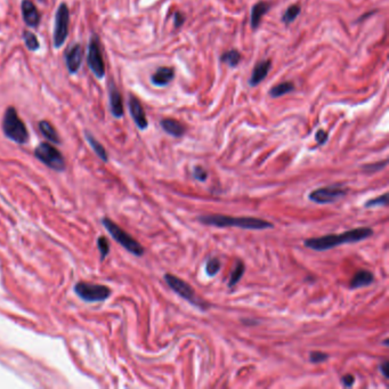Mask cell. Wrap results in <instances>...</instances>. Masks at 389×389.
Returning a JSON list of instances; mask_svg holds the SVG:
<instances>
[{"label":"cell","instance_id":"15","mask_svg":"<svg viewBox=\"0 0 389 389\" xmlns=\"http://www.w3.org/2000/svg\"><path fill=\"white\" fill-rule=\"evenodd\" d=\"M374 281V275L367 270H360L356 272L355 275L351 278L349 288L350 289H360L369 287L370 284H372Z\"/></svg>","mask_w":389,"mask_h":389},{"label":"cell","instance_id":"10","mask_svg":"<svg viewBox=\"0 0 389 389\" xmlns=\"http://www.w3.org/2000/svg\"><path fill=\"white\" fill-rule=\"evenodd\" d=\"M87 63L91 71L95 74V77L98 79L104 78L105 76V64L103 59L101 44L96 35H93L91 41L88 45V56Z\"/></svg>","mask_w":389,"mask_h":389},{"label":"cell","instance_id":"6","mask_svg":"<svg viewBox=\"0 0 389 389\" xmlns=\"http://www.w3.org/2000/svg\"><path fill=\"white\" fill-rule=\"evenodd\" d=\"M35 157L55 171H63L65 169L63 154L49 143L39 144L35 149Z\"/></svg>","mask_w":389,"mask_h":389},{"label":"cell","instance_id":"11","mask_svg":"<svg viewBox=\"0 0 389 389\" xmlns=\"http://www.w3.org/2000/svg\"><path fill=\"white\" fill-rule=\"evenodd\" d=\"M64 57H65V63H67L68 71L72 74L77 73L79 71V69L81 68L82 58H83V50H82L81 45L74 44L72 46H70L68 50L65 51Z\"/></svg>","mask_w":389,"mask_h":389},{"label":"cell","instance_id":"21","mask_svg":"<svg viewBox=\"0 0 389 389\" xmlns=\"http://www.w3.org/2000/svg\"><path fill=\"white\" fill-rule=\"evenodd\" d=\"M85 136H86V139L88 140L89 145H91L92 148L94 149V152L97 154V157L102 159L103 161H107V153L105 151L104 146H103V145L98 142V140H96V138L94 137L91 133H88V131H86Z\"/></svg>","mask_w":389,"mask_h":389},{"label":"cell","instance_id":"35","mask_svg":"<svg viewBox=\"0 0 389 389\" xmlns=\"http://www.w3.org/2000/svg\"><path fill=\"white\" fill-rule=\"evenodd\" d=\"M173 20H175L173 21L175 22V27H181L183 25V23H184V21H185V16L183 15L182 13L177 12L175 14V16H173Z\"/></svg>","mask_w":389,"mask_h":389},{"label":"cell","instance_id":"1","mask_svg":"<svg viewBox=\"0 0 389 389\" xmlns=\"http://www.w3.org/2000/svg\"><path fill=\"white\" fill-rule=\"evenodd\" d=\"M373 235V229L370 227H358L341 234H329L320 237H311L304 241V245L315 251H325L346 243H356Z\"/></svg>","mask_w":389,"mask_h":389},{"label":"cell","instance_id":"16","mask_svg":"<svg viewBox=\"0 0 389 389\" xmlns=\"http://www.w3.org/2000/svg\"><path fill=\"white\" fill-rule=\"evenodd\" d=\"M173 77H175V72H173L172 68H167V67L159 68L151 77V82L154 86L163 87V86H167L168 83H170V81H172Z\"/></svg>","mask_w":389,"mask_h":389},{"label":"cell","instance_id":"17","mask_svg":"<svg viewBox=\"0 0 389 389\" xmlns=\"http://www.w3.org/2000/svg\"><path fill=\"white\" fill-rule=\"evenodd\" d=\"M271 69V61L265 59L261 61L258 64L256 65L254 71L251 73V77L249 79V85L250 86H257L260 83L268 74V71Z\"/></svg>","mask_w":389,"mask_h":389},{"label":"cell","instance_id":"26","mask_svg":"<svg viewBox=\"0 0 389 389\" xmlns=\"http://www.w3.org/2000/svg\"><path fill=\"white\" fill-rule=\"evenodd\" d=\"M222 268V264H220V260L218 258H209L207 264H205V273H207L208 276L210 278H214L218 274V272Z\"/></svg>","mask_w":389,"mask_h":389},{"label":"cell","instance_id":"29","mask_svg":"<svg viewBox=\"0 0 389 389\" xmlns=\"http://www.w3.org/2000/svg\"><path fill=\"white\" fill-rule=\"evenodd\" d=\"M97 247H98V250H100L101 252L102 259H104L105 257L109 255V251H110V245H109V241L106 240V237L101 236L100 238H98Z\"/></svg>","mask_w":389,"mask_h":389},{"label":"cell","instance_id":"30","mask_svg":"<svg viewBox=\"0 0 389 389\" xmlns=\"http://www.w3.org/2000/svg\"><path fill=\"white\" fill-rule=\"evenodd\" d=\"M386 166H387V160L377 162V163H371V165H364L362 167V169L365 172H376V171L383 169V168H385Z\"/></svg>","mask_w":389,"mask_h":389},{"label":"cell","instance_id":"12","mask_svg":"<svg viewBox=\"0 0 389 389\" xmlns=\"http://www.w3.org/2000/svg\"><path fill=\"white\" fill-rule=\"evenodd\" d=\"M128 106H129V111H130V115L133 120L135 121V124L140 130H145L147 128L148 123L146 119V114H145V111L143 109L140 102L136 98L135 96L130 95L129 96V102H128Z\"/></svg>","mask_w":389,"mask_h":389},{"label":"cell","instance_id":"37","mask_svg":"<svg viewBox=\"0 0 389 389\" xmlns=\"http://www.w3.org/2000/svg\"><path fill=\"white\" fill-rule=\"evenodd\" d=\"M248 321H246V320H242V323H247ZM249 323H250V324H254V321H249Z\"/></svg>","mask_w":389,"mask_h":389},{"label":"cell","instance_id":"39","mask_svg":"<svg viewBox=\"0 0 389 389\" xmlns=\"http://www.w3.org/2000/svg\"><path fill=\"white\" fill-rule=\"evenodd\" d=\"M39 2H41V3H44V2H45V0H39Z\"/></svg>","mask_w":389,"mask_h":389},{"label":"cell","instance_id":"33","mask_svg":"<svg viewBox=\"0 0 389 389\" xmlns=\"http://www.w3.org/2000/svg\"><path fill=\"white\" fill-rule=\"evenodd\" d=\"M315 139H316V142L318 143V145L325 144L326 140H327V133L324 130H322V129L317 130V133L315 135Z\"/></svg>","mask_w":389,"mask_h":389},{"label":"cell","instance_id":"27","mask_svg":"<svg viewBox=\"0 0 389 389\" xmlns=\"http://www.w3.org/2000/svg\"><path fill=\"white\" fill-rule=\"evenodd\" d=\"M299 13H301V6H299V5H292V6H290L283 14L282 21L285 23V24H290V23H292L294 20H296V17L299 15Z\"/></svg>","mask_w":389,"mask_h":389},{"label":"cell","instance_id":"36","mask_svg":"<svg viewBox=\"0 0 389 389\" xmlns=\"http://www.w3.org/2000/svg\"><path fill=\"white\" fill-rule=\"evenodd\" d=\"M388 361H385V362H382L380 364V367H379V370H380V372L382 373V376L385 377L386 379L389 378V374H388Z\"/></svg>","mask_w":389,"mask_h":389},{"label":"cell","instance_id":"4","mask_svg":"<svg viewBox=\"0 0 389 389\" xmlns=\"http://www.w3.org/2000/svg\"><path fill=\"white\" fill-rule=\"evenodd\" d=\"M163 279H165L167 285L173 292L177 293L178 296H181L183 299H185L186 302L193 305L194 307L202 309V311H205V309L209 308L208 303H205L202 299L199 298L198 294L195 293L194 289L192 288V285L185 282L184 280L177 278L176 275L170 273H167Z\"/></svg>","mask_w":389,"mask_h":389},{"label":"cell","instance_id":"13","mask_svg":"<svg viewBox=\"0 0 389 389\" xmlns=\"http://www.w3.org/2000/svg\"><path fill=\"white\" fill-rule=\"evenodd\" d=\"M22 9V16L24 20L25 24L29 27H38L40 23V13L38 8L36 7V5L31 2V0H23L21 5Z\"/></svg>","mask_w":389,"mask_h":389},{"label":"cell","instance_id":"23","mask_svg":"<svg viewBox=\"0 0 389 389\" xmlns=\"http://www.w3.org/2000/svg\"><path fill=\"white\" fill-rule=\"evenodd\" d=\"M245 268H246V266H245V264H243V261L237 260L236 264H235V267H234V270L232 271L231 276H229L228 288L235 287V285L240 282L241 278L243 276V274H245Z\"/></svg>","mask_w":389,"mask_h":389},{"label":"cell","instance_id":"34","mask_svg":"<svg viewBox=\"0 0 389 389\" xmlns=\"http://www.w3.org/2000/svg\"><path fill=\"white\" fill-rule=\"evenodd\" d=\"M341 383L347 388L351 387L355 383V377L353 376V374H345V376L341 378Z\"/></svg>","mask_w":389,"mask_h":389},{"label":"cell","instance_id":"32","mask_svg":"<svg viewBox=\"0 0 389 389\" xmlns=\"http://www.w3.org/2000/svg\"><path fill=\"white\" fill-rule=\"evenodd\" d=\"M193 177L195 178L196 181L205 182L208 178V171L205 170L203 167L196 166V167H194V169H193Z\"/></svg>","mask_w":389,"mask_h":389},{"label":"cell","instance_id":"2","mask_svg":"<svg viewBox=\"0 0 389 389\" xmlns=\"http://www.w3.org/2000/svg\"><path fill=\"white\" fill-rule=\"evenodd\" d=\"M199 222L203 225L216 227H237L242 229H254V231H261V229L273 228L274 225L267 222L265 219L252 218V217H229L224 215H203L199 217Z\"/></svg>","mask_w":389,"mask_h":389},{"label":"cell","instance_id":"8","mask_svg":"<svg viewBox=\"0 0 389 389\" xmlns=\"http://www.w3.org/2000/svg\"><path fill=\"white\" fill-rule=\"evenodd\" d=\"M348 193V189L343 185H330L312 191L308 199L317 204H329L343 199Z\"/></svg>","mask_w":389,"mask_h":389},{"label":"cell","instance_id":"19","mask_svg":"<svg viewBox=\"0 0 389 389\" xmlns=\"http://www.w3.org/2000/svg\"><path fill=\"white\" fill-rule=\"evenodd\" d=\"M271 5L268 3L265 2H260L257 3L254 7L251 9V27L254 30H256L257 27L260 25L261 18L265 14L270 11Z\"/></svg>","mask_w":389,"mask_h":389},{"label":"cell","instance_id":"24","mask_svg":"<svg viewBox=\"0 0 389 389\" xmlns=\"http://www.w3.org/2000/svg\"><path fill=\"white\" fill-rule=\"evenodd\" d=\"M220 59H222V62L228 64L231 68H235L241 62V54L235 49H231L224 53Z\"/></svg>","mask_w":389,"mask_h":389},{"label":"cell","instance_id":"5","mask_svg":"<svg viewBox=\"0 0 389 389\" xmlns=\"http://www.w3.org/2000/svg\"><path fill=\"white\" fill-rule=\"evenodd\" d=\"M103 225L106 228V231L111 234V236L123 246L126 250H128L130 254L135 256H143L144 248L139 245L138 241H136L134 237H131L127 232H125L123 228H120L118 225L112 222L109 218H104L102 220Z\"/></svg>","mask_w":389,"mask_h":389},{"label":"cell","instance_id":"22","mask_svg":"<svg viewBox=\"0 0 389 389\" xmlns=\"http://www.w3.org/2000/svg\"><path fill=\"white\" fill-rule=\"evenodd\" d=\"M294 91V85L291 81H285V82H281L279 85L274 86L273 88L270 91V95L272 97H281L285 95V94L292 93Z\"/></svg>","mask_w":389,"mask_h":389},{"label":"cell","instance_id":"18","mask_svg":"<svg viewBox=\"0 0 389 389\" xmlns=\"http://www.w3.org/2000/svg\"><path fill=\"white\" fill-rule=\"evenodd\" d=\"M161 127L166 131L167 134H169L172 137L179 138L183 135L185 134V127L183 126L179 121H176L173 119H163L161 120Z\"/></svg>","mask_w":389,"mask_h":389},{"label":"cell","instance_id":"28","mask_svg":"<svg viewBox=\"0 0 389 389\" xmlns=\"http://www.w3.org/2000/svg\"><path fill=\"white\" fill-rule=\"evenodd\" d=\"M387 207L388 205V194L385 193L383 195L377 196L372 200H369L365 202V208H372V207Z\"/></svg>","mask_w":389,"mask_h":389},{"label":"cell","instance_id":"14","mask_svg":"<svg viewBox=\"0 0 389 389\" xmlns=\"http://www.w3.org/2000/svg\"><path fill=\"white\" fill-rule=\"evenodd\" d=\"M109 98H110V109L111 113L116 119H120L124 116V104L123 97L119 92L118 87L115 86L113 81L109 83Z\"/></svg>","mask_w":389,"mask_h":389},{"label":"cell","instance_id":"31","mask_svg":"<svg viewBox=\"0 0 389 389\" xmlns=\"http://www.w3.org/2000/svg\"><path fill=\"white\" fill-rule=\"evenodd\" d=\"M329 358V355L323 353V351H312L309 354V361L312 363H322Z\"/></svg>","mask_w":389,"mask_h":389},{"label":"cell","instance_id":"3","mask_svg":"<svg viewBox=\"0 0 389 389\" xmlns=\"http://www.w3.org/2000/svg\"><path fill=\"white\" fill-rule=\"evenodd\" d=\"M3 130L7 138L17 144H25L29 139V133H27L25 125L17 115V112L13 106L8 107L5 112Z\"/></svg>","mask_w":389,"mask_h":389},{"label":"cell","instance_id":"25","mask_svg":"<svg viewBox=\"0 0 389 389\" xmlns=\"http://www.w3.org/2000/svg\"><path fill=\"white\" fill-rule=\"evenodd\" d=\"M23 40H24L26 48L30 51H36L39 49V41L37 39L36 35L32 34L31 31L25 30L23 32Z\"/></svg>","mask_w":389,"mask_h":389},{"label":"cell","instance_id":"7","mask_svg":"<svg viewBox=\"0 0 389 389\" xmlns=\"http://www.w3.org/2000/svg\"><path fill=\"white\" fill-rule=\"evenodd\" d=\"M69 24H70V12L67 4L62 3L58 6L55 15V26H54V47L61 48L67 40L69 36Z\"/></svg>","mask_w":389,"mask_h":389},{"label":"cell","instance_id":"20","mask_svg":"<svg viewBox=\"0 0 389 389\" xmlns=\"http://www.w3.org/2000/svg\"><path fill=\"white\" fill-rule=\"evenodd\" d=\"M39 129L41 131V134L44 135V137L47 138V140H49V142L55 143V144L61 143V139H59V136L57 134V131H56V129L53 127V125L48 123V121H46V120L40 121Z\"/></svg>","mask_w":389,"mask_h":389},{"label":"cell","instance_id":"38","mask_svg":"<svg viewBox=\"0 0 389 389\" xmlns=\"http://www.w3.org/2000/svg\"><path fill=\"white\" fill-rule=\"evenodd\" d=\"M383 345H386V346H388V340L386 339L385 341H383Z\"/></svg>","mask_w":389,"mask_h":389},{"label":"cell","instance_id":"9","mask_svg":"<svg viewBox=\"0 0 389 389\" xmlns=\"http://www.w3.org/2000/svg\"><path fill=\"white\" fill-rule=\"evenodd\" d=\"M74 291L85 302H102L110 297L111 290L109 287L95 283L79 282L74 287Z\"/></svg>","mask_w":389,"mask_h":389}]
</instances>
